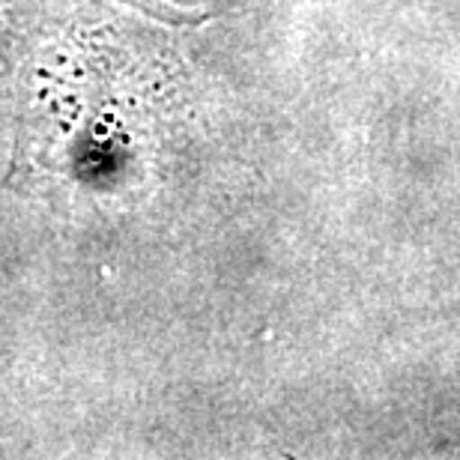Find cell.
Masks as SVG:
<instances>
[{
  "instance_id": "obj_1",
  "label": "cell",
  "mask_w": 460,
  "mask_h": 460,
  "mask_svg": "<svg viewBox=\"0 0 460 460\" xmlns=\"http://www.w3.org/2000/svg\"><path fill=\"white\" fill-rule=\"evenodd\" d=\"M4 182L99 218L137 189L144 81L135 36L108 0L0 6Z\"/></svg>"
},
{
  "instance_id": "obj_2",
  "label": "cell",
  "mask_w": 460,
  "mask_h": 460,
  "mask_svg": "<svg viewBox=\"0 0 460 460\" xmlns=\"http://www.w3.org/2000/svg\"><path fill=\"white\" fill-rule=\"evenodd\" d=\"M0 114H4V66H0Z\"/></svg>"
},
{
  "instance_id": "obj_3",
  "label": "cell",
  "mask_w": 460,
  "mask_h": 460,
  "mask_svg": "<svg viewBox=\"0 0 460 460\" xmlns=\"http://www.w3.org/2000/svg\"><path fill=\"white\" fill-rule=\"evenodd\" d=\"M4 4H9V0H0V6H4Z\"/></svg>"
}]
</instances>
